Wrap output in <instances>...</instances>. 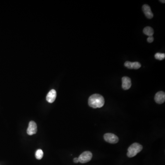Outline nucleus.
<instances>
[{
    "instance_id": "nucleus-1",
    "label": "nucleus",
    "mask_w": 165,
    "mask_h": 165,
    "mask_svg": "<svg viewBox=\"0 0 165 165\" xmlns=\"http://www.w3.org/2000/svg\"><path fill=\"white\" fill-rule=\"evenodd\" d=\"M88 104L89 106L93 108H101L104 105V98L99 94H93L89 98Z\"/></svg>"
},
{
    "instance_id": "nucleus-2",
    "label": "nucleus",
    "mask_w": 165,
    "mask_h": 165,
    "mask_svg": "<svg viewBox=\"0 0 165 165\" xmlns=\"http://www.w3.org/2000/svg\"><path fill=\"white\" fill-rule=\"evenodd\" d=\"M143 149L142 145L139 143H135L130 146L127 149V156L128 157H135Z\"/></svg>"
},
{
    "instance_id": "nucleus-3",
    "label": "nucleus",
    "mask_w": 165,
    "mask_h": 165,
    "mask_svg": "<svg viewBox=\"0 0 165 165\" xmlns=\"http://www.w3.org/2000/svg\"><path fill=\"white\" fill-rule=\"evenodd\" d=\"M92 158V153L91 152L87 151V152H84L83 153H82L78 158H79V162H80L81 163H85L91 161Z\"/></svg>"
},
{
    "instance_id": "nucleus-4",
    "label": "nucleus",
    "mask_w": 165,
    "mask_h": 165,
    "mask_svg": "<svg viewBox=\"0 0 165 165\" xmlns=\"http://www.w3.org/2000/svg\"><path fill=\"white\" fill-rule=\"evenodd\" d=\"M104 138L106 142L110 144H116L119 141V139L118 136L112 133H107L105 134Z\"/></svg>"
},
{
    "instance_id": "nucleus-5",
    "label": "nucleus",
    "mask_w": 165,
    "mask_h": 165,
    "mask_svg": "<svg viewBox=\"0 0 165 165\" xmlns=\"http://www.w3.org/2000/svg\"><path fill=\"white\" fill-rule=\"evenodd\" d=\"M37 131V127L36 123L34 121H30L28 124L27 132L29 135H35Z\"/></svg>"
},
{
    "instance_id": "nucleus-6",
    "label": "nucleus",
    "mask_w": 165,
    "mask_h": 165,
    "mask_svg": "<svg viewBox=\"0 0 165 165\" xmlns=\"http://www.w3.org/2000/svg\"><path fill=\"white\" fill-rule=\"evenodd\" d=\"M155 101L158 104H161L165 102V94L163 91H159L157 93L155 96Z\"/></svg>"
},
{
    "instance_id": "nucleus-7",
    "label": "nucleus",
    "mask_w": 165,
    "mask_h": 165,
    "mask_svg": "<svg viewBox=\"0 0 165 165\" xmlns=\"http://www.w3.org/2000/svg\"><path fill=\"white\" fill-rule=\"evenodd\" d=\"M122 88L124 90L130 89L131 86V79L128 77H123L122 78Z\"/></svg>"
},
{
    "instance_id": "nucleus-8",
    "label": "nucleus",
    "mask_w": 165,
    "mask_h": 165,
    "mask_svg": "<svg viewBox=\"0 0 165 165\" xmlns=\"http://www.w3.org/2000/svg\"><path fill=\"white\" fill-rule=\"evenodd\" d=\"M124 66L126 67H127V69H138L141 67V65L140 63L139 62H130L127 61L124 63Z\"/></svg>"
},
{
    "instance_id": "nucleus-9",
    "label": "nucleus",
    "mask_w": 165,
    "mask_h": 165,
    "mask_svg": "<svg viewBox=\"0 0 165 165\" xmlns=\"http://www.w3.org/2000/svg\"><path fill=\"white\" fill-rule=\"evenodd\" d=\"M57 92L55 89H52L46 96V100L49 103H53L56 100Z\"/></svg>"
},
{
    "instance_id": "nucleus-10",
    "label": "nucleus",
    "mask_w": 165,
    "mask_h": 165,
    "mask_svg": "<svg viewBox=\"0 0 165 165\" xmlns=\"http://www.w3.org/2000/svg\"><path fill=\"white\" fill-rule=\"evenodd\" d=\"M142 9H143V12L144 13L145 16L148 18L151 19L153 17V14L152 13L151 9H150V6L148 5H144L142 6Z\"/></svg>"
},
{
    "instance_id": "nucleus-11",
    "label": "nucleus",
    "mask_w": 165,
    "mask_h": 165,
    "mask_svg": "<svg viewBox=\"0 0 165 165\" xmlns=\"http://www.w3.org/2000/svg\"><path fill=\"white\" fill-rule=\"evenodd\" d=\"M143 32L146 35L149 36V37L152 36L154 34V30L150 27H146L143 30Z\"/></svg>"
},
{
    "instance_id": "nucleus-12",
    "label": "nucleus",
    "mask_w": 165,
    "mask_h": 165,
    "mask_svg": "<svg viewBox=\"0 0 165 165\" xmlns=\"http://www.w3.org/2000/svg\"><path fill=\"white\" fill-rule=\"evenodd\" d=\"M43 157V152L40 149H38L35 152V157L38 160H40Z\"/></svg>"
},
{
    "instance_id": "nucleus-13",
    "label": "nucleus",
    "mask_w": 165,
    "mask_h": 165,
    "mask_svg": "<svg viewBox=\"0 0 165 165\" xmlns=\"http://www.w3.org/2000/svg\"><path fill=\"white\" fill-rule=\"evenodd\" d=\"M155 57L157 60H163L165 59V54L164 53H157L155 54Z\"/></svg>"
},
{
    "instance_id": "nucleus-14",
    "label": "nucleus",
    "mask_w": 165,
    "mask_h": 165,
    "mask_svg": "<svg viewBox=\"0 0 165 165\" xmlns=\"http://www.w3.org/2000/svg\"><path fill=\"white\" fill-rule=\"evenodd\" d=\"M154 41V38L153 36H149V37L148 38L147 41L149 43H152L153 41Z\"/></svg>"
},
{
    "instance_id": "nucleus-15",
    "label": "nucleus",
    "mask_w": 165,
    "mask_h": 165,
    "mask_svg": "<svg viewBox=\"0 0 165 165\" xmlns=\"http://www.w3.org/2000/svg\"><path fill=\"white\" fill-rule=\"evenodd\" d=\"M74 163H78V162H79V158H74Z\"/></svg>"
},
{
    "instance_id": "nucleus-16",
    "label": "nucleus",
    "mask_w": 165,
    "mask_h": 165,
    "mask_svg": "<svg viewBox=\"0 0 165 165\" xmlns=\"http://www.w3.org/2000/svg\"><path fill=\"white\" fill-rule=\"evenodd\" d=\"M161 1V2H162V3H165V1Z\"/></svg>"
}]
</instances>
